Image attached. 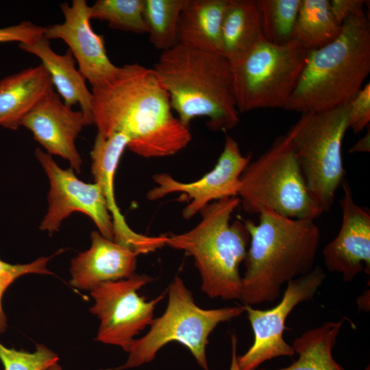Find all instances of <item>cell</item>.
Listing matches in <instances>:
<instances>
[{
  "label": "cell",
  "instance_id": "24",
  "mask_svg": "<svg viewBox=\"0 0 370 370\" xmlns=\"http://www.w3.org/2000/svg\"><path fill=\"white\" fill-rule=\"evenodd\" d=\"M341 29L331 14L329 0H301L293 40L308 51L317 50L334 40Z\"/></svg>",
  "mask_w": 370,
  "mask_h": 370
},
{
  "label": "cell",
  "instance_id": "8",
  "mask_svg": "<svg viewBox=\"0 0 370 370\" xmlns=\"http://www.w3.org/2000/svg\"><path fill=\"white\" fill-rule=\"evenodd\" d=\"M349 103L325 111L304 113L286 134L308 191L322 213L330 211L345 180L342 143L348 129Z\"/></svg>",
  "mask_w": 370,
  "mask_h": 370
},
{
  "label": "cell",
  "instance_id": "26",
  "mask_svg": "<svg viewBox=\"0 0 370 370\" xmlns=\"http://www.w3.org/2000/svg\"><path fill=\"white\" fill-rule=\"evenodd\" d=\"M301 0H256L264 38L284 45L293 40Z\"/></svg>",
  "mask_w": 370,
  "mask_h": 370
},
{
  "label": "cell",
  "instance_id": "9",
  "mask_svg": "<svg viewBox=\"0 0 370 370\" xmlns=\"http://www.w3.org/2000/svg\"><path fill=\"white\" fill-rule=\"evenodd\" d=\"M309 51L295 40L278 45L262 39L232 66L239 113L283 108L295 90Z\"/></svg>",
  "mask_w": 370,
  "mask_h": 370
},
{
  "label": "cell",
  "instance_id": "16",
  "mask_svg": "<svg viewBox=\"0 0 370 370\" xmlns=\"http://www.w3.org/2000/svg\"><path fill=\"white\" fill-rule=\"evenodd\" d=\"M89 125L82 110L74 111L61 101L54 90L49 92L25 116L21 126L29 130L35 140L51 155L69 161L71 168L81 173L82 160L75 140Z\"/></svg>",
  "mask_w": 370,
  "mask_h": 370
},
{
  "label": "cell",
  "instance_id": "36",
  "mask_svg": "<svg viewBox=\"0 0 370 370\" xmlns=\"http://www.w3.org/2000/svg\"><path fill=\"white\" fill-rule=\"evenodd\" d=\"M365 370H370L369 366H367L365 369Z\"/></svg>",
  "mask_w": 370,
  "mask_h": 370
},
{
  "label": "cell",
  "instance_id": "29",
  "mask_svg": "<svg viewBox=\"0 0 370 370\" xmlns=\"http://www.w3.org/2000/svg\"><path fill=\"white\" fill-rule=\"evenodd\" d=\"M58 251L55 254L42 256L27 264H10L0 259V334H4L8 329V319L3 307V298L10 286L18 278L27 274L53 275L47 268L49 261L56 255L62 252Z\"/></svg>",
  "mask_w": 370,
  "mask_h": 370
},
{
  "label": "cell",
  "instance_id": "10",
  "mask_svg": "<svg viewBox=\"0 0 370 370\" xmlns=\"http://www.w3.org/2000/svg\"><path fill=\"white\" fill-rule=\"evenodd\" d=\"M153 278L134 273L116 281L102 282L90 291L94 304L90 313L100 321L97 341L121 347L129 352L134 336L153 319L156 306L165 296L164 292L151 301L138 291Z\"/></svg>",
  "mask_w": 370,
  "mask_h": 370
},
{
  "label": "cell",
  "instance_id": "6",
  "mask_svg": "<svg viewBox=\"0 0 370 370\" xmlns=\"http://www.w3.org/2000/svg\"><path fill=\"white\" fill-rule=\"evenodd\" d=\"M238 197L250 214L269 211L294 219L314 220L322 212L310 195L288 136H279L242 172Z\"/></svg>",
  "mask_w": 370,
  "mask_h": 370
},
{
  "label": "cell",
  "instance_id": "28",
  "mask_svg": "<svg viewBox=\"0 0 370 370\" xmlns=\"http://www.w3.org/2000/svg\"><path fill=\"white\" fill-rule=\"evenodd\" d=\"M58 360V355L43 344H36L31 352L9 348L0 342V360L4 370H45Z\"/></svg>",
  "mask_w": 370,
  "mask_h": 370
},
{
  "label": "cell",
  "instance_id": "34",
  "mask_svg": "<svg viewBox=\"0 0 370 370\" xmlns=\"http://www.w3.org/2000/svg\"><path fill=\"white\" fill-rule=\"evenodd\" d=\"M232 340V359L230 370H241L237 361V338L236 336L233 334L231 336Z\"/></svg>",
  "mask_w": 370,
  "mask_h": 370
},
{
  "label": "cell",
  "instance_id": "31",
  "mask_svg": "<svg viewBox=\"0 0 370 370\" xmlns=\"http://www.w3.org/2000/svg\"><path fill=\"white\" fill-rule=\"evenodd\" d=\"M44 31L45 27L24 21L16 25L0 28V42L32 43L44 36Z\"/></svg>",
  "mask_w": 370,
  "mask_h": 370
},
{
  "label": "cell",
  "instance_id": "4",
  "mask_svg": "<svg viewBox=\"0 0 370 370\" xmlns=\"http://www.w3.org/2000/svg\"><path fill=\"white\" fill-rule=\"evenodd\" d=\"M370 73V28L365 13L348 17L338 36L309 51L297 86L284 110L325 111L348 103Z\"/></svg>",
  "mask_w": 370,
  "mask_h": 370
},
{
  "label": "cell",
  "instance_id": "12",
  "mask_svg": "<svg viewBox=\"0 0 370 370\" xmlns=\"http://www.w3.org/2000/svg\"><path fill=\"white\" fill-rule=\"evenodd\" d=\"M35 156L45 170L50 183L49 208L40 223V229L49 235L58 231L62 221L73 212L88 216L105 238L113 240L112 216L100 187L80 180L72 168L63 169L51 156L39 148Z\"/></svg>",
  "mask_w": 370,
  "mask_h": 370
},
{
  "label": "cell",
  "instance_id": "11",
  "mask_svg": "<svg viewBox=\"0 0 370 370\" xmlns=\"http://www.w3.org/2000/svg\"><path fill=\"white\" fill-rule=\"evenodd\" d=\"M326 278L318 266L308 274L287 283L280 303L268 310L245 306L254 340L250 348L237 357L241 370H256L264 362L280 356H293L295 351L283 336L285 322L299 304L312 299Z\"/></svg>",
  "mask_w": 370,
  "mask_h": 370
},
{
  "label": "cell",
  "instance_id": "18",
  "mask_svg": "<svg viewBox=\"0 0 370 370\" xmlns=\"http://www.w3.org/2000/svg\"><path fill=\"white\" fill-rule=\"evenodd\" d=\"M88 249L71 262L70 284L77 289L92 291L102 282L127 278L134 274L138 254L99 231L90 233Z\"/></svg>",
  "mask_w": 370,
  "mask_h": 370
},
{
  "label": "cell",
  "instance_id": "1",
  "mask_svg": "<svg viewBox=\"0 0 370 370\" xmlns=\"http://www.w3.org/2000/svg\"><path fill=\"white\" fill-rule=\"evenodd\" d=\"M91 92L97 134H125L127 148L140 157L170 156L191 141L189 127L173 116L169 95L153 69L125 64L113 79Z\"/></svg>",
  "mask_w": 370,
  "mask_h": 370
},
{
  "label": "cell",
  "instance_id": "32",
  "mask_svg": "<svg viewBox=\"0 0 370 370\" xmlns=\"http://www.w3.org/2000/svg\"><path fill=\"white\" fill-rule=\"evenodd\" d=\"M362 0H332L330 1L331 14L340 25L349 16L364 12L365 4Z\"/></svg>",
  "mask_w": 370,
  "mask_h": 370
},
{
  "label": "cell",
  "instance_id": "20",
  "mask_svg": "<svg viewBox=\"0 0 370 370\" xmlns=\"http://www.w3.org/2000/svg\"><path fill=\"white\" fill-rule=\"evenodd\" d=\"M54 90L50 76L40 64L0 80V126L16 130L25 116Z\"/></svg>",
  "mask_w": 370,
  "mask_h": 370
},
{
  "label": "cell",
  "instance_id": "5",
  "mask_svg": "<svg viewBox=\"0 0 370 370\" xmlns=\"http://www.w3.org/2000/svg\"><path fill=\"white\" fill-rule=\"evenodd\" d=\"M240 205L238 196L214 201L200 212L201 221L182 234H166V245L192 256L201 278V289L210 298L240 299L250 235L245 222L230 223Z\"/></svg>",
  "mask_w": 370,
  "mask_h": 370
},
{
  "label": "cell",
  "instance_id": "15",
  "mask_svg": "<svg viewBox=\"0 0 370 370\" xmlns=\"http://www.w3.org/2000/svg\"><path fill=\"white\" fill-rule=\"evenodd\" d=\"M340 201L342 223L336 236L323 250L325 267L341 273L345 282L352 281L362 271L370 273V212L354 201L352 190L345 179Z\"/></svg>",
  "mask_w": 370,
  "mask_h": 370
},
{
  "label": "cell",
  "instance_id": "13",
  "mask_svg": "<svg viewBox=\"0 0 370 370\" xmlns=\"http://www.w3.org/2000/svg\"><path fill=\"white\" fill-rule=\"evenodd\" d=\"M250 160L251 156L243 155L236 140L226 134L223 149L210 172L189 183L180 182L169 173H156L153 180L157 186L149 190L147 198L155 201L171 193H182L188 202L182 217L191 219L214 201L238 196L241 175Z\"/></svg>",
  "mask_w": 370,
  "mask_h": 370
},
{
  "label": "cell",
  "instance_id": "2",
  "mask_svg": "<svg viewBox=\"0 0 370 370\" xmlns=\"http://www.w3.org/2000/svg\"><path fill=\"white\" fill-rule=\"evenodd\" d=\"M314 221L265 211L257 225L245 221L250 235L239 299L245 305L275 301L285 283L314 269L320 243Z\"/></svg>",
  "mask_w": 370,
  "mask_h": 370
},
{
  "label": "cell",
  "instance_id": "17",
  "mask_svg": "<svg viewBox=\"0 0 370 370\" xmlns=\"http://www.w3.org/2000/svg\"><path fill=\"white\" fill-rule=\"evenodd\" d=\"M129 138L122 133L104 137L97 134L90 153L91 171L101 188L112 218L113 241L139 254L154 251L164 246V236H149L133 231L127 224L114 197V175L121 157L127 147Z\"/></svg>",
  "mask_w": 370,
  "mask_h": 370
},
{
  "label": "cell",
  "instance_id": "33",
  "mask_svg": "<svg viewBox=\"0 0 370 370\" xmlns=\"http://www.w3.org/2000/svg\"><path fill=\"white\" fill-rule=\"evenodd\" d=\"M370 130L368 127V131L366 134L359 139L358 142L353 145L349 150V153L354 152H369L370 150Z\"/></svg>",
  "mask_w": 370,
  "mask_h": 370
},
{
  "label": "cell",
  "instance_id": "21",
  "mask_svg": "<svg viewBox=\"0 0 370 370\" xmlns=\"http://www.w3.org/2000/svg\"><path fill=\"white\" fill-rule=\"evenodd\" d=\"M228 0H186L180 13L177 44L221 53V27Z\"/></svg>",
  "mask_w": 370,
  "mask_h": 370
},
{
  "label": "cell",
  "instance_id": "30",
  "mask_svg": "<svg viewBox=\"0 0 370 370\" xmlns=\"http://www.w3.org/2000/svg\"><path fill=\"white\" fill-rule=\"evenodd\" d=\"M370 121V84H365L349 103L348 128L354 133L369 126Z\"/></svg>",
  "mask_w": 370,
  "mask_h": 370
},
{
  "label": "cell",
  "instance_id": "35",
  "mask_svg": "<svg viewBox=\"0 0 370 370\" xmlns=\"http://www.w3.org/2000/svg\"><path fill=\"white\" fill-rule=\"evenodd\" d=\"M45 370H62V369L60 367V365H59L58 363L56 362V363L52 365L51 366H50L49 367H48Z\"/></svg>",
  "mask_w": 370,
  "mask_h": 370
},
{
  "label": "cell",
  "instance_id": "7",
  "mask_svg": "<svg viewBox=\"0 0 370 370\" xmlns=\"http://www.w3.org/2000/svg\"><path fill=\"white\" fill-rule=\"evenodd\" d=\"M168 294L164 312L153 319L147 334L134 340L125 364L101 370H123L148 363L162 347L172 341L186 347L199 366L209 370L206 348L210 334L219 323L243 314L245 306L201 308L195 304L191 291L177 275L169 286Z\"/></svg>",
  "mask_w": 370,
  "mask_h": 370
},
{
  "label": "cell",
  "instance_id": "19",
  "mask_svg": "<svg viewBox=\"0 0 370 370\" xmlns=\"http://www.w3.org/2000/svg\"><path fill=\"white\" fill-rule=\"evenodd\" d=\"M18 47L40 60L64 103L70 108L79 104L89 125L93 124L92 92L86 86V78L76 68L71 51L68 49L64 54L56 53L44 36L32 43H19Z\"/></svg>",
  "mask_w": 370,
  "mask_h": 370
},
{
  "label": "cell",
  "instance_id": "3",
  "mask_svg": "<svg viewBox=\"0 0 370 370\" xmlns=\"http://www.w3.org/2000/svg\"><path fill=\"white\" fill-rule=\"evenodd\" d=\"M153 69L185 125L204 116L210 130L226 131L239 122L232 66L221 53L177 44L162 51Z\"/></svg>",
  "mask_w": 370,
  "mask_h": 370
},
{
  "label": "cell",
  "instance_id": "25",
  "mask_svg": "<svg viewBox=\"0 0 370 370\" xmlns=\"http://www.w3.org/2000/svg\"><path fill=\"white\" fill-rule=\"evenodd\" d=\"M186 0H144L143 16L151 43L162 51L177 44V29Z\"/></svg>",
  "mask_w": 370,
  "mask_h": 370
},
{
  "label": "cell",
  "instance_id": "27",
  "mask_svg": "<svg viewBox=\"0 0 370 370\" xmlns=\"http://www.w3.org/2000/svg\"><path fill=\"white\" fill-rule=\"evenodd\" d=\"M143 8L144 0H97L89 7V17L104 21L112 29L144 34Z\"/></svg>",
  "mask_w": 370,
  "mask_h": 370
},
{
  "label": "cell",
  "instance_id": "22",
  "mask_svg": "<svg viewBox=\"0 0 370 370\" xmlns=\"http://www.w3.org/2000/svg\"><path fill=\"white\" fill-rule=\"evenodd\" d=\"M256 0H228L221 27V53L234 65L262 39Z\"/></svg>",
  "mask_w": 370,
  "mask_h": 370
},
{
  "label": "cell",
  "instance_id": "23",
  "mask_svg": "<svg viewBox=\"0 0 370 370\" xmlns=\"http://www.w3.org/2000/svg\"><path fill=\"white\" fill-rule=\"evenodd\" d=\"M342 325V321H327L304 332L292 345L299 354L297 360L287 367L275 370H344L332 354Z\"/></svg>",
  "mask_w": 370,
  "mask_h": 370
},
{
  "label": "cell",
  "instance_id": "14",
  "mask_svg": "<svg viewBox=\"0 0 370 370\" xmlns=\"http://www.w3.org/2000/svg\"><path fill=\"white\" fill-rule=\"evenodd\" d=\"M86 0H73L71 5L60 4L64 21L45 27L47 40L61 39L69 47L78 69L92 88L102 86L113 79L120 66L114 65L107 55L103 37L92 29Z\"/></svg>",
  "mask_w": 370,
  "mask_h": 370
}]
</instances>
